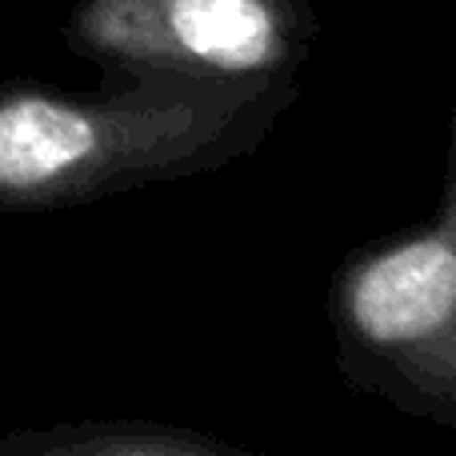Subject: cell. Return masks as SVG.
<instances>
[{"mask_svg":"<svg viewBox=\"0 0 456 456\" xmlns=\"http://www.w3.org/2000/svg\"><path fill=\"white\" fill-rule=\"evenodd\" d=\"M61 40L101 77L252 80L305 69L321 20L313 0H72Z\"/></svg>","mask_w":456,"mask_h":456,"instance_id":"3957f363","label":"cell"},{"mask_svg":"<svg viewBox=\"0 0 456 456\" xmlns=\"http://www.w3.org/2000/svg\"><path fill=\"white\" fill-rule=\"evenodd\" d=\"M300 72L252 80L101 77L0 85V216L85 208L144 184L221 173L265 149Z\"/></svg>","mask_w":456,"mask_h":456,"instance_id":"6da1fadb","label":"cell"},{"mask_svg":"<svg viewBox=\"0 0 456 456\" xmlns=\"http://www.w3.org/2000/svg\"><path fill=\"white\" fill-rule=\"evenodd\" d=\"M224 436L165 420H64L45 428L0 433V456H232Z\"/></svg>","mask_w":456,"mask_h":456,"instance_id":"277c9868","label":"cell"},{"mask_svg":"<svg viewBox=\"0 0 456 456\" xmlns=\"http://www.w3.org/2000/svg\"><path fill=\"white\" fill-rule=\"evenodd\" d=\"M337 369L356 396L456 428V157L433 213L353 248L329 284Z\"/></svg>","mask_w":456,"mask_h":456,"instance_id":"7a4b0ae2","label":"cell"}]
</instances>
